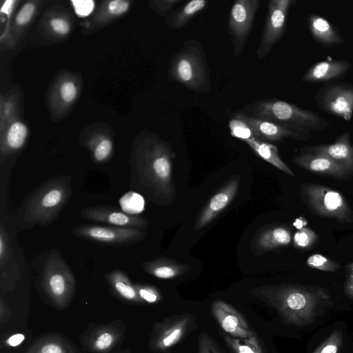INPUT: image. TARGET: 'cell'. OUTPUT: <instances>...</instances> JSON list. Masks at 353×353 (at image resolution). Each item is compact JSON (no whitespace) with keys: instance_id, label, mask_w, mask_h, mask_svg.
Returning <instances> with one entry per match:
<instances>
[{"instance_id":"cell-40","label":"cell","mask_w":353,"mask_h":353,"mask_svg":"<svg viewBox=\"0 0 353 353\" xmlns=\"http://www.w3.org/2000/svg\"><path fill=\"white\" fill-rule=\"evenodd\" d=\"M34 12V5L31 3H26L17 16V22L19 25L27 23L32 18Z\"/></svg>"},{"instance_id":"cell-16","label":"cell","mask_w":353,"mask_h":353,"mask_svg":"<svg viewBox=\"0 0 353 353\" xmlns=\"http://www.w3.org/2000/svg\"><path fill=\"white\" fill-rule=\"evenodd\" d=\"M211 311L222 330L231 336L246 339L256 334L246 319L234 307L222 301L212 303Z\"/></svg>"},{"instance_id":"cell-28","label":"cell","mask_w":353,"mask_h":353,"mask_svg":"<svg viewBox=\"0 0 353 353\" xmlns=\"http://www.w3.org/2000/svg\"><path fill=\"white\" fill-rule=\"evenodd\" d=\"M244 141L261 158L285 172L288 175L291 176H294V172L281 159L279 154L278 148L276 145L256 139H248Z\"/></svg>"},{"instance_id":"cell-48","label":"cell","mask_w":353,"mask_h":353,"mask_svg":"<svg viewBox=\"0 0 353 353\" xmlns=\"http://www.w3.org/2000/svg\"><path fill=\"white\" fill-rule=\"evenodd\" d=\"M293 225L297 229L301 230L304 228V226L307 225V221L304 218L299 217L294 221Z\"/></svg>"},{"instance_id":"cell-31","label":"cell","mask_w":353,"mask_h":353,"mask_svg":"<svg viewBox=\"0 0 353 353\" xmlns=\"http://www.w3.org/2000/svg\"><path fill=\"white\" fill-rule=\"evenodd\" d=\"M28 134L26 126L21 122L14 123L9 128L7 134V145L11 150L21 148Z\"/></svg>"},{"instance_id":"cell-2","label":"cell","mask_w":353,"mask_h":353,"mask_svg":"<svg viewBox=\"0 0 353 353\" xmlns=\"http://www.w3.org/2000/svg\"><path fill=\"white\" fill-rule=\"evenodd\" d=\"M71 193L72 179L68 175H59L43 182L23 203L19 213V227L27 230L49 225L57 219Z\"/></svg>"},{"instance_id":"cell-34","label":"cell","mask_w":353,"mask_h":353,"mask_svg":"<svg viewBox=\"0 0 353 353\" xmlns=\"http://www.w3.org/2000/svg\"><path fill=\"white\" fill-rule=\"evenodd\" d=\"M229 128L232 137L242 139H255L252 130L250 126L237 118L233 117L229 121Z\"/></svg>"},{"instance_id":"cell-18","label":"cell","mask_w":353,"mask_h":353,"mask_svg":"<svg viewBox=\"0 0 353 353\" xmlns=\"http://www.w3.org/2000/svg\"><path fill=\"white\" fill-rule=\"evenodd\" d=\"M300 152H311L325 155L343 165L350 172L353 170V145L348 132L341 134L331 144L306 146Z\"/></svg>"},{"instance_id":"cell-7","label":"cell","mask_w":353,"mask_h":353,"mask_svg":"<svg viewBox=\"0 0 353 353\" xmlns=\"http://www.w3.org/2000/svg\"><path fill=\"white\" fill-rule=\"evenodd\" d=\"M301 192L307 205L316 214L334 218L343 223L352 221L350 205L337 190L310 183L302 185Z\"/></svg>"},{"instance_id":"cell-49","label":"cell","mask_w":353,"mask_h":353,"mask_svg":"<svg viewBox=\"0 0 353 353\" xmlns=\"http://www.w3.org/2000/svg\"><path fill=\"white\" fill-rule=\"evenodd\" d=\"M347 268L348 270V274H353V263L349 264L347 266Z\"/></svg>"},{"instance_id":"cell-19","label":"cell","mask_w":353,"mask_h":353,"mask_svg":"<svg viewBox=\"0 0 353 353\" xmlns=\"http://www.w3.org/2000/svg\"><path fill=\"white\" fill-rule=\"evenodd\" d=\"M352 67L347 60H325L312 65L302 76L305 83H326L344 78Z\"/></svg>"},{"instance_id":"cell-30","label":"cell","mask_w":353,"mask_h":353,"mask_svg":"<svg viewBox=\"0 0 353 353\" xmlns=\"http://www.w3.org/2000/svg\"><path fill=\"white\" fill-rule=\"evenodd\" d=\"M119 205L126 214L135 215L144 210L145 201L141 194L130 191L121 197Z\"/></svg>"},{"instance_id":"cell-24","label":"cell","mask_w":353,"mask_h":353,"mask_svg":"<svg viewBox=\"0 0 353 353\" xmlns=\"http://www.w3.org/2000/svg\"><path fill=\"white\" fill-rule=\"evenodd\" d=\"M105 279L111 291L119 298L133 304L143 303L134 284L131 283L123 271L112 270L105 275Z\"/></svg>"},{"instance_id":"cell-4","label":"cell","mask_w":353,"mask_h":353,"mask_svg":"<svg viewBox=\"0 0 353 353\" xmlns=\"http://www.w3.org/2000/svg\"><path fill=\"white\" fill-rule=\"evenodd\" d=\"M210 74L204 48L197 39H188L171 57L168 79L189 90L208 94L211 89Z\"/></svg>"},{"instance_id":"cell-42","label":"cell","mask_w":353,"mask_h":353,"mask_svg":"<svg viewBox=\"0 0 353 353\" xmlns=\"http://www.w3.org/2000/svg\"><path fill=\"white\" fill-rule=\"evenodd\" d=\"M181 2V0H161L155 1L156 7L160 14L164 17L171 12L175 6Z\"/></svg>"},{"instance_id":"cell-39","label":"cell","mask_w":353,"mask_h":353,"mask_svg":"<svg viewBox=\"0 0 353 353\" xmlns=\"http://www.w3.org/2000/svg\"><path fill=\"white\" fill-rule=\"evenodd\" d=\"M74 10L77 14L80 17H86L93 10L94 7L92 1H72Z\"/></svg>"},{"instance_id":"cell-1","label":"cell","mask_w":353,"mask_h":353,"mask_svg":"<svg viewBox=\"0 0 353 353\" xmlns=\"http://www.w3.org/2000/svg\"><path fill=\"white\" fill-rule=\"evenodd\" d=\"M249 293L274 308L283 321L296 326L312 323L333 306L330 292L319 286L271 285L252 289Z\"/></svg>"},{"instance_id":"cell-11","label":"cell","mask_w":353,"mask_h":353,"mask_svg":"<svg viewBox=\"0 0 353 353\" xmlns=\"http://www.w3.org/2000/svg\"><path fill=\"white\" fill-rule=\"evenodd\" d=\"M294 3L296 1L294 0L269 1L265 23L256 50L259 59L267 57L283 37L289 9Z\"/></svg>"},{"instance_id":"cell-10","label":"cell","mask_w":353,"mask_h":353,"mask_svg":"<svg viewBox=\"0 0 353 353\" xmlns=\"http://www.w3.org/2000/svg\"><path fill=\"white\" fill-rule=\"evenodd\" d=\"M260 3V0H236L230 9L228 30L235 57L241 55L245 46Z\"/></svg>"},{"instance_id":"cell-47","label":"cell","mask_w":353,"mask_h":353,"mask_svg":"<svg viewBox=\"0 0 353 353\" xmlns=\"http://www.w3.org/2000/svg\"><path fill=\"white\" fill-rule=\"evenodd\" d=\"M345 294L353 299V274H348L345 284Z\"/></svg>"},{"instance_id":"cell-41","label":"cell","mask_w":353,"mask_h":353,"mask_svg":"<svg viewBox=\"0 0 353 353\" xmlns=\"http://www.w3.org/2000/svg\"><path fill=\"white\" fill-rule=\"evenodd\" d=\"M60 91L62 99L66 102H71L77 94L76 87L71 81L63 83Z\"/></svg>"},{"instance_id":"cell-43","label":"cell","mask_w":353,"mask_h":353,"mask_svg":"<svg viewBox=\"0 0 353 353\" xmlns=\"http://www.w3.org/2000/svg\"><path fill=\"white\" fill-rule=\"evenodd\" d=\"M128 8V2L123 0L112 1L108 6V10L112 14H121L125 12Z\"/></svg>"},{"instance_id":"cell-35","label":"cell","mask_w":353,"mask_h":353,"mask_svg":"<svg viewBox=\"0 0 353 353\" xmlns=\"http://www.w3.org/2000/svg\"><path fill=\"white\" fill-rule=\"evenodd\" d=\"M139 297L143 303H157L161 300V294L155 287L134 284Z\"/></svg>"},{"instance_id":"cell-44","label":"cell","mask_w":353,"mask_h":353,"mask_svg":"<svg viewBox=\"0 0 353 353\" xmlns=\"http://www.w3.org/2000/svg\"><path fill=\"white\" fill-rule=\"evenodd\" d=\"M50 24L54 31L60 34H66L70 30L69 23L61 18L53 19Z\"/></svg>"},{"instance_id":"cell-38","label":"cell","mask_w":353,"mask_h":353,"mask_svg":"<svg viewBox=\"0 0 353 353\" xmlns=\"http://www.w3.org/2000/svg\"><path fill=\"white\" fill-rule=\"evenodd\" d=\"M112 143L110 140L103 139L100 141L93 149V157L98 163L105 162L110 156Z\"/></svg>"},{"instance_id":"cell-12","label":"cell","mask_w":353,"mask_h":353,"mask_svg":"<svg viewBox=\"0 0 353 353\" xmlns=\"http://www.w3.org/2000/svg\"><path fill=\"white\" fill-rule=\"evenodd\" d=\"M72 232L80 239L111 246L134 244L145 236L143 230L98 225H80Z\"/></svg>"},{"instance_id":"cell-36","label":"cell","mask_w":353,"mask_h":353,"mask_svg":"<svg viewBox=\"0 0 353 353\" xmlns=\"http://www.w3.org/2000/svg\"><path fill=\"white\" fill-rule=\"evenodd\" d=\"M197 353H225L215 340L207 332H202L199 336Z\"/></svg>"},{"instance_id":"cell-46","label":"cell","mask_w":353,"mask_h":353,"mask_svg":"<svg viewBox=\"0 0 353 353\" xmlns=\"http://www.w3.org/2000/svg\"><path fill=\"white\" fill-rule=\"evenodd\" d=\"M25 340V336L22 334H14L10 336L5 341V343L8 347H17L19 345Z\"/></svg>"},{"instance_id":"cell-32","label":"cell","mask_w":353,"mask_h":353,"mask_svg":"<svg viewBox=\"0 0 353 353\" xmlns=\"http://www.w3.org/2000/svg\"><path fill=\"white\" fill-rule=\"evenodd\" d=\"M342 343L343 332L341 330L336 329L312 353H338Z\"/></svg>"},{"instance_id":"cell-29","label":"cell","mask_w":353,"mask_h":353,"mask_svg":"<svg viewBox=\"0 0 353 353\" xmlns=\"http://www.w3.org/2000/svg\"><path fill=\"white\" fill-rule=\"evenodd\" d=\"M221 336L231 353H264L256 334L246 339H240L231 336L223 331Z\"/></svg>"},{"instance_id":"cell-14","label":"cell","mask_w":353,"mask_h":353,"mask_svg":"<svg viewBox=\"0 0 353 353\" xmlns=\"http://www.w3.org/2000/svg\"><path fill=\"white\" fill-rule=\"evenodd\" d=\"M81 214L87 220L104 223L110 226L143 230L148 225V222L144 218L137 215H130L109 205L86 207L81 210Z\"/></svg>"},{"instance_id":"cell-25","label":"cell","mask_w":353,"mask_h":353,"mask_svg":"<svg viewBox=\"0 0 353 353\" xmlns=\"http://www.w3.org/2000/svg\"><path fill=\"white\" fill-rule=\"evenodd\" d=\"M208 3L206 0H192L173 10L165 20L168 28L171 30L181 29L203 10Z\"/></svg>"},{"instance_id":"cell-6","label":"cell","mask_w":353,"mask_h":353,"mask_svg":"<svg viewBox=\"0 0 353 353\" xmlns=\"http://www.w3.org/2000/svg\"><path fill=\"white\" fill-rule=\"evenodd\" d=\"M41 283L46 295L56 307L63 309L72 302L76 292V280L57 250L51 252L45 261Z\"/></svg>"},{"instance_id":"cell-20","label":"cell","mask_w":353,"mask_h":353,"mask_svg":"<svg viewBox=\"0 0 353 353\" xmlns=\"http://www.w3.org/2000/svg\"><path fill=\"white\" fill-rule=\"evenodd\" d=\"M293 161L305 170L321 175L342 178L350 172L343 165L320 154L301 152L293 157Z\"/></svg>"},{"instance_id":"cell-8","label":"cell","mask_w":353,"mask_h":353,"mask_svg":"<svg viewBox=\"0 0 353 353\" xmlns=\"http://www.w3.org/2000/svg\"><path fill=\"white\" fill-rule=\"evenodd\" d=\"M196 327V318L192 314L167 317L154 325L149 349L154 352L167 351Z\"/></svg>"},{"instance_id":"cell-50","label":"cell","mask_w":353,"mask_h":353,"mask_svg":"<svg viewBox=\"0 0 353 353\" xmlns=\"http://www.w3.org/2000/svg\"><path fill=\"white\" fill-rule=\"evenodd\" d=\"M115 353H130V351L128 350H125L119 351V352H115Z\"/></svg>"},{"instance_id":"cell-26","label":"cell","mask_w":353,"mask_h":353,"mask_svg":"<svg viewBox=\"0 0 353 353\" xmlns=\"http://www.w3.org/2000/svg\"><path fill=\"white\" fill-rule=\"evenodd\" d=\"M142 266L151 275L162 279L176 277L189 269L188 265L179 264L163 258L143 263Z\"/></svg>"},{"instance_id":"cell-33","label":"cell","mask_w":353,"mask_h":353,"mask_svg":"<svg viewBox=\"0 0 353 353\" xmlns=\"http://www.w3.org/2000/svg\"><path fill=\"white\" fill-rule=\"evenodd\" d=\"M306 263L311 268L325 272H334L340 268L338 263L320 254H314L309 256Z\"/></svg>"},{"instance_id":"cell-13","label":"cell","mask_w":353,"mask_h":353,"mask_svg":"<svg viewBox=\"0 0 353 353\" xmlns=\"http://www.w3.org/2000/svg\"><path fill=\"white\" fill-rule=\"evenodd\" d=\"M314 100L323 112L349 121L353 116V84L338 83L319 88Z\"/></svg>"},{"instance_id":"cell-17","label":"cell","mask_w":353,"mask_h":353,"mask_svg":"<svg viewBox=\"0 0 353 353\" xmlns=\"http://www.w3.org/2000/svg\"><path fill=\"white\" fill-rule=\"evenodd\" d=\"M21 277L19 266L12 249L6 226L0 225V287L12 291Z\"/></svg>"},{"instance_id":"cell-21","label":"cell","mask_w":353,"mask_h":353,"mask_svg":"<svg viewBox=\"0 0 353 353\" xmlns=\"http://www.w3.org/2000/svg\"><path fill=\"white\" fill-rule=\"evenodd\" d=\"M239 182V179L237 176L233 177L225 186L211 198L197 217L194 225L195 230H199L207 225L229 205L237 192Z\"/></svg>"},{"instance_id":"cell-22","label":"cell","mask_w":353,"mask_h":353,"mask_svg":"<svg viewBox=\"0 0 353 353\" xmlns=\"http://www.w3.org/2000/svg\"><path fill=\"white\" fill-rule=\"evenodd\" d=\"M307 26L313 39L323 47L341 45L345 42L338 29L321 16L310 14Z\"/></svg>"},{"instance_id":"cell-45","label":"cell","mask_w":353,"mask_h":353,"mask_svg":"<svg viewBox=\"0 0 353 353\" xmlns=\"http://www.w3.org/2000/svg\"><path fill=\"white\" fill-rule=\"evenodd\" d=\"M12 314L3 299L0 300V322L1 324L6 323L11 318Z\"/></svg>"},{"instance_id":"cell-5","label":"cell","mask_w":353,"mask_h":353,"mask_svg":"<svg viewBox=\"0 0 353 353\" xmlns=\"http://www.w3.org/2000/svg\"><path fill=\"white\" fill-rule=\"evenodd\" d=\"M250 117L275 123L305 134L323 130L329 123L318 113L276 99H259L246 106Z\"/></svg>"},{"instance_id":"cell-23","label":"cell","mask_w":353,"mask_h":353,"mask_svg":"<svg viewBox=\"0 0 353 353\" xmlns=\"http://www.w3.org/2000/svg\"><path fill=\"white\" fill-rule=\"evenodd\" d=\"M25 353H80L70 340L59 333H49L31 344Z\"/></svg>"},{"instance_id":"cell-37","label":"cell","mask_w":353,"mask_h":353,"mask_svg":"<svg viewBox=\"0 0 353 353\" xmlns=\"http://www.w3.org/2000/svg\"><path fill=\"white\" fill-rule=\"evenodd\" d=\"M316 233L310 228H302L294 235V243L299 248H307L316 240Z\"/></svg>"},{"instance_id":"cell-27","label":"cell","mask_w":353,"mask_h":353,"mask_svg":"<svg viewBox=\"0 0 353 353\" xmlns=\"http://www.w3.org/2000/svg\"><path fill=\"white\" fill-rule=\"evenodd\" d=\"M290 230L284 227H274L263 231L258 236L256 247L258 252L268 251L290 244Z\"/></svg>"},{"instance_id":"cell-9","label":"cell","mask_w":353,"mask_h":353,"mask_svg":"<svg viewBox=\"0 0 353 353\" xmlns=\"http://www.w3.org/2000/svg\"><path fill=\"white\" fill-rule=\"evenodd\" d=\"M125 336V325L117 319L106 323H90L79 336L84 349L91 353H110Z\"/></svg>"},{"instance_id":"cell-15","label":"cell","mask_w":353,"mask_h":353,"mask_svg":"<svg viewBox=\"0 0 353 353\" xmlns=\"http://www.w3.org/2000/svg\"><path fill=\"white\" fill-rule=\"evenodd\" d=\"M233 117L246 123L252 130L254 139L261 141H278L284 139L307 141L311 138L309 134L287 128L269 121L254 118L243 112H239Z\"/></svg>"},{"instance_id":"cell-3","label":"cell","mask_w":353,"mask_h":353,"mask_svg":"<svg viewBox=\"0 0 353 353\" xmlns=\"http://www.w3.org/2000/svg\"><path fill=\"white\" fill-rule=\"evenodd\" d=\"M174 158L175 153L168 143L156 140L138 159L132 171L139 184L148 190L152 196L163 201L174 196L172 179Z\"/></svg>"}]
</instances>
